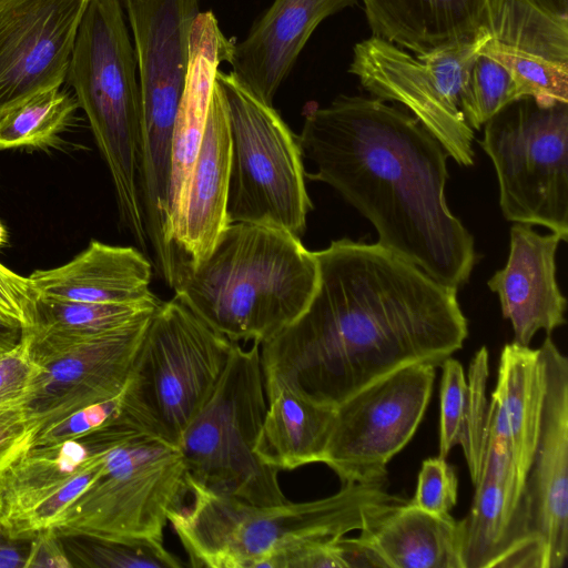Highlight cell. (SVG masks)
<instances>
[{
  "mask_svg": "<svg viewBox=\"0 0 568 568\" xmlns=\"http://www.w3.org/2000/svg\"><path fill=\"white\" fill-rule=\"evenodd\" d=\"M23 333L22 327L0 320V355L18 345Z\"/></svg>",
  "mask_w": 568,
  "mask_h": 568,
  "instance_id": "b9f144b4",
  "label": "cell"
},
{
  "mask_svg": "<svg viewBox=\"0 0 568 568\" xmlns=\"http://www.w3.org/2000/svg\"><path fill=\"white\" fill-rule=\"evenodd\" d=\"M318 282L314 252L266 223L234 222L174 296L233 342L263 344L306 308Z\"/></svg>",
  "mask_w": 568,
  "mask_h": 568,
  "instance_id": "3957f363",
  "label": "cell"
},
{
  "mask_svg": "<svg viewBox=\"0 0 568 568\" xmlns=\"http://www.w3.org/2000/svg\"><path fill=\"white\" fill-rule=\"evenodd\" d=\"M487 29L475 38L430 51L412 53L372 36L357 42L348 72L373 97L402 104L459 165L475 161L474 130L462 112L469 69L488 40Z\"/></svg>",
  "mask_w": 568,
  "mask_h": 568,
  "instance_id": "7c38bea8",
  "label": "cell"
},
{
  "mask_svg": "<svg viewBox=\"0 0 568 568\" xmlns=\"http://www.w3.org/2000/svg\"><path fill=\"white\" fill-rule=\"evenodd\" d=\"M41 427L26 405L0 407V478L32 448Z\"/></svg>",
  "mask_w": 568,
  "mask_h": 568,
  "instance_id": "8d00e7d4",
  "label": "cell"
},
{
  "mask_svg": "<svg viewBox=\"0 0 568 568\" xmlns=\"http://www.w3.org/2000/svg\"><path fill=\"white\" fill-rule=\"evenodd\" d=\"M546 9L558 13L568 16V0H536Z\"/></svg>",
  "mask_w": 568,
  "mask_h": 568,
  "instance_id": "7bdbcfd3",
  "label": "cell"
},
{
  "mask_svg": "<svg viewBox=\"0 0 568 568\" xmlns=\"http://www.w3.org/2000/svg\"><path fill=\"white\" fill-rule=\"evenodd\" d=\"M359 531L385 568H464L463 524L449 514L434 515L407 500Z\"/></svg>",
  "mask_w": 568,
  "mask_h": 568,
  "instance_id": "484cf974",
  "label": "cell"
},
{
  "mask_svg": "<svg viewBox=\"0 0 568 568\" xmlns=\"http://www.w3.org/2000/svg\"><path fill=\"white\" fill-rule=\"evenodd\" d=\"M38 294L29 277H23L0 263V320L31 329Z\"/></svg>",
  "mask_w": 568,
  "mask_h": 568,
  "instance_id": "f35d334b",
  "label": "cell"
},
{
  "mask_svg": "<svg viewBox=\"0 0 568 568\" xmlns=\"http://www.w3.org/2000/svg\"><path fill=\"white\" fill-rule=\"evenodd\" d=\"M41 371L31 354V333L26 329L19 344L0 355V407L26 405Z\"/></svg>",
  "mask_w": 568,
  "mask_h": 568,
  "instance_id": "e575fe53",
  "label": "cell"
},
{
  "mask_svg": "<svg viewBox=\"0 0 568 568\" xmlns=\"http://www.w3.org/2000/svg\"><path fill=\"white\" fill-rule=\"evenodd\" d=\"M1 535H4V536H6V530H4L3 520H2V515H1V510H0V536H1Z\"/></svg>",
  "mask_w": 568,
  "mask_h": 568,
  "instance_id": "f6af8a7d",
  "label": "cell"
},
{
  "mask_svg": "<svg viewBox=\"0 0 568 568\" xmlns=\"http://www.w3.org/2000/svg\"><path fill=\"white\" fill-rule=\"evenodd\" d=\"M30 539L0 536V568H24Z\"/></svg>",
  "mask_w": 568,
  "mask_h": 568,
  "instance_id": "60d3db41",
  "label": "cell"
},
{
  "mask_svg": "<svg viewBox=\"0 0 568 568\" xmlns=\"http://www.w3.org/2000/svg\"><path fill=\"white\" fill-rule=\"evenodd\" d=\"M488 375V351L483 346L475 353L469 365L467 407L463 435L459 443L464 450L473 484H475L479 477L483 463L488 412V399L486 395Z\"/></svg>",
  "mask_w": 568,
  "mask_h": 568,
  "instance_id": "d6a6232c",
  "label": "cell"
},
{
  "mask_svg": "<svg viewBox=\"0 0 568 568\" xmlns=\"http://www.w3.org/2000/svg\"><path fill=\"white\" fill-rule=\"evenodd\" d=\"M520 99L509 71L493 57L479 51L462 94V112L473 130H479L510 102Z\"/></svg>",
  "mask_w": 568,
  "mask_h": 568,
  "instance_id": "1f68e13d",
  "label": "cell"
},
{
  "mask_svg": "<svg viewBox=\"0 0 568 568\" xmlns=\"http://www.w3.org/2000/svg\"><path fill=\"white\" fill-rule=\"evenodd\" d=\"M298 141L316 170L375 227L378 244L458 291L477 260L474 237L447 205V158L413 115L373 97L310 108Z\"/></svg>",
  "mask_w": 568,
  "mask_h": 568,
  "instance_id": "7a4b0ae2",
  "label": "cell"
},
{
  "mask_svg": "<svg viewBox=\"0 0 568 568\" xmlns=\"http://www.w3.org/2000/svg\"><path fill=\"white\" fill-rule=\"evenodd\" d=\"M478 143L495 168L507 221L568 240V103L517 99L484 125Z\"/></svg>",
  "mask_w": 568,
  "mask_h": 568,
  "instance_id": "8fae6325",
  "label": "cell"
},
{
  "mask_svg": "<svg viewBox=\"0 0 568 568\" xmlns=\"http://www.w3.org/2000/svg\"><path fill=\"white\" fill-rule=\"evenodd\" d=\"M436 365L402 366L334 408L322 464L346 483L386 480V467L412 439L427 409Z\"/></svg>",
  "mask_w": 568,
  "mask_h": 568,
  "instance_id": "5bb4252c",
  "label": "cell"
},
{
  "mask_svg": "<svg viewBox=\"0 0 568 568\" xmlns=\"http://www.w3.org/2000/svg\"><path fill=\"white\" fill-rule=\"evenodd\" d=\"M89 0H7L0 7V111L61 87Z\"/></svg>",
  "mask_w": 568,
  "mask_h": 568,
  "instance_id": "e0dca14e",
  "label": "cell"
},
{
  "mask_svg": "<svg viewBox=\"0 0 568 568\" xmlns=\"http://www.w3.org/2000/svg\"><path fill=\"white\" fill-rule=\"evenodd\" d=\"M119 442L109 424L59 444L32 447L0 478L6 535L31 539L60 515L100 474Z\"/></svg>",
  "mask_w": 568,
  "mask_h": 568,
  "instance_id": "9a60e30c",
  "label": "cell"
},
{
  "mask_svg": "<svg viewBox=\"0 0 568 568\" xmlns=\"http://www.w3.org/2000/svg\"><path fill=\"white\" fill-rule=\"evenodd\" d=\"M358 0H274L246 38L234 42L232 73L256 98L272 105L283 80L317 26Z\"/></svg>",
  "mask_w": 568,
  "mask_h": 568,
  "instance_id": "44dd1931",
  "label": "cell"
},
{
  "mask_svg": "<svg viewBox=\"0 0 568 568\" xmlns=\"http://www.w3.org/2000/svg\"><path fill=\"white\" fill-rule=\"evenodd\" d=\"M314 254L312 300L260 345L264 381L335 408L402 366H437L463 347L468 322L456 290L378 243L344 237Z\"/></svg>",
  "mask_w": 568,
  "mask_h": 568,
  "instance_id": "6da1fadb",
  "label": "cell"
},
{
  "mask_svg": "<svg viewBox=\"0 0 568 568\" xmlns=\"http://www.w3.org/2000/svg\"><path fill=\"white\" fill-rule=\"evenodd\" d=\"M266 405L260 344L245 349L235 342L215 387L179 443L189 479L254 505L285 501L278 470L254 452Z\"/></svg>",
  "mask_w": 568,
  "mask_h": 568,
  "instance_id": "52a82bcc",
  "label": "cell"
},
{
  "mask_svg": "<svg viewBox=\"0 0 568 568\" xmlns=\"http://www.w3.org/2000/svg\"><path fill=\"white\" fill-rule=\"evenodd\" d=\"M151 316L103 335L32 354L42 371L26 404L30 414L43 427L118 397L126 385Z\"/></svg>",
  "mask_w": 568,
  "mask_h": 568,
  "instance_id": "2e32d148",
  "label": "cell"
},
{
  "mask_svg": "<svg viewBox=\"0 0 568 568\" xmlns=\"http://www.w3.org/2000/svg\"><path fill=\"white\" fill-rule=\"evenodd\" d=\"M190 494L178 447L134 433L113 446L100 474L60 515V536L149 539L163 531Z\"/></svg>",
  "mask_w": 568,
  "mask_h": 568,
  "instance_id": "ba28073f",
  "label": "cell"
},
{
  "mask_svg": "<svg viewBox=\"0 0 568 568\" xmlns=\"http://www.w3.org/2000/svg\"><path fill=\"white\" fill-rule=\"evenodd\" d=\"M72 567L89 568H181L185 564L162 541L110 539L92 536H61Z\"/></svg>",
  "mask_w": 568,
  "mask_h": 568,
  "instance_id": "4dcf8cb0",
  "label": "cell"
},
{
  "mask_svg": "<svg viewBox=\"0 0 568 568\" xmlns=\"http://www.w3.org/2000/svg\"><path fill=\"white\" fill-rule=\"evenodd\" d=\"M7 242V231L3 224L0 222V247Z\"/></svg>",
  "mask_w": 568,
  "mask_h": 568,
  "instance_id": "ee69618b",
  "label": "cell"
},
{
  "mask_svg": "<svg viewBox=\"0 0 568 568\" xmlns=\"http://www.w3.org/2000/svg\"><path fill=\"white\" fill-rule=\"evenodd\" d=\"M79 108L61 87L37 91L0 111V151L52 145Z\"/></svg>",
  "mask_w": 568,
  "mask_h": 568,
  "instance_id": "f546056e",
  "label": "cell"
},
{
  "mask_svg": "<svg viewBox=\"0 0 568 568\" xmlns=\"http://www.w3.org/2000/svg\"><path fill=\"white\" fill-rule=\"evenodd\" d=\"M485 29L480 52L509 71L519 98L568 103V16L536 0H499Z\"/></svg>",
  "mask_w": 568,
  "mask_h": 568,
  "instance_id": "ac0fdd59",
  "label": "cell"
},
{
  "mask_svg": "<svg viewBox=\"0 0 568 568\" xmlns=\"http://www.w3.org/2000/svg\"><path fill=\"white\" fill-rule=\"evenodd\" d=\"M267 399L254 452L262 463L291 470L323 463L334 408L317 405L281 382L264 381Z\"/></svg>",
  "mask_w": 568,
  "mask_h": 568,
  "instance_id": "83f0119b",
  "label": "cell"
},
{
  "mask_svg": "<svg viewBox=\"0 0 568 568\" xmlns=\"http://www.w3.org/2000/svg\"><path fill=\"white\" fill-rule=\"evenodd\" d=\"M162 301L153 295L133 303H91L38 296L31 353L103 335L151 316Z\"/></svg>",
  "mask_w": 568,
  "mask_h": 568,
  "instance_id": "f1b7e54d",
  "label": "cell"
},
{
  "mask_svg": "<svg viewBox=\"0 0 568 568\" xmlns=\"http://www.w3.org/2000/svg\"><path fill=\"white\" fill-rule=\"evenodd\" d=\"M231 155L226 101L215 79L200 149L169 226V242L184 275L211 254L231 224Z\"/></svg>",
  "mask_w": 568,
  "mask_h": 568,
  "instance_id": "d6986e66",
  "label": "cell"
},
{
  "mask_svg": "<svg viewBox=\"0 0 568 568\" xmlns=\"http://www.w3.org/2000/svg\"><path fill=\"white\" fill-rule=\"evenodd\" d=\"M62 537L53 527L38 531L31 539L24 568H71Z\"/></svg>",
  "mask_w": 568,
  "mask_h": 568,
  "instance_id": "ab89813d",
  "label": "cell"
},
{
  "mask_svg": "<svg viewBox=\"0 0 568 568\" xmlns=\"http://www.w3.org/2000/svg\"><path fill=\"white\" fill-rule=\"evenodd\" d=\"M134 39L142 104L140 195L148 225L169 215L172 139L199 0H122Z\"/></svg>",
  "mask_w": 568,
  "mask_h": 568,
  "instance_id": "30bf717a",
  "label": "cell"
},
{
  "mask_svg": "<svg viewBox=\"0 0 568 568\" xmlns=\"http://www.w3.org/2000/svg\"><path fill=\"white\" fill-rule=\"evenodd\" d=\"M560 241L556 233L541 235L529 224L515 223L507 262L487 282L519 345L529 346L539 329L549 335L566 324L567 301L556 280Z\"/></svg>",
  "mask_w": 568,
  "mask_h": 568,
  "instance_id": "ffe728a7",
  "label": "cell"
},
{
  "mask_svg": "<svg viewBox=\"0 0 568 568\" xmlns=\"http://www.w3.org/2000/svg\"><path fill=\"white\" fill-rule=\"evenodd\" d=\"M136 70L121 0H89L67 80L110 171L120 220L145 252L149 241L139 183L142 104Z\"/></svg>",
  "mask_w": 568,
  "mask_h": 568,
  "instance_id": "5b68a950",
  "label": "cell"
},
{
  "mask_svg": "<svg viewBox=\"0 0 568 568\" xmlns=\"http://www.w3.org/2000/svg\"><path fill=\"white\" fill-rule=\"evenodd\" d=\"M234 343L178 297L162 302L150 317L115 418L178 447L215 387Z\"/></svg>",
  "mask_w": 568,
  "mask_h": 568,
  "instance_id": "8992f818",
  "label": "cell"
},
{
  "mask_svg": "<svg viewBox=\"0 0 568 568\" xmlns=\"http://www.w3.org/2000/svg\"><path fill=\"white\" fill-rule=\"evenodd\" d=\"M233 43L222 33L211 11L196 16L190 33V60L185 85L173 130L168 241L171 220L180 204L203 138L219 65L223 61H230Z\"/></svg>",
  "mask_w": 568,
  "mask_h": 568,
  "instance_id": "7402d4cb",
  "label": "cell"
},
{
  "mask_svg": "<svg viewBox=\"0 0 568 568\" xmlns=\"http://www.w3.org/2000/svg\"><path fill=\"white\" fill-rule=\"evenodd\" d=\"M458 479L454 468L443 457L423 462L417 487L408 501L434 515H447L457 501Z\"/></svg>",
  "mask_w": 568,
  "mask_h": 568,
  "instance_id": "d590c367",
  "label": "cell"
},
{
  "mask_svg": "<svg viewBox=\"0 0 568 568\" xmlns=\"http://www.w3.org/2000/svg\"><path fill=\"white\" fill-rule=\"evenodd\" d=\"M7 0H0V7L6 2Z\"/></svg>",
  "mask_w": 568,
  "mask_h": 568,
  "instance_id": "bcb514c9",
  "label": "cell"
},
{
  "mask_svg": "<svg viewBox=\"0 0 568 568\" xmlns=\"http://www.w3.org/2000/svg\"><path fill=\"white\" fill-rule=\"evenodd\" d=\"M120 396L121 394L113 399L87 406L41 427L32 447L59 444L102 426L116 415Z\"/></svg>",
  "mask_w": 568,
  "mask_h": 568,
  "instance_id": "74e56055",
  "label": "cell"
},
{
  "mask_svg": "<svg viewBox=\"0 0 568 568\" xmlns=\"http://www.w3.org/2000/svg\"><path fill=\"white\" fill-rule=\"evenodd\" d=\"M538 349V437L497 567L561 568L568 556V359L549 335Z\"/></svg>",
  "mask_w": 568,
  "mask_h": 568,
  "instance_id": "4fadbf2b",
  "label": "cell"
},
{
  "mask_svg": "<svg viewBox=\"0 0 568 568\" xmlns=\"http://www.w3.org/2000/svg\"><path fill=\"white\" fill-rule=\"evenodd\" d=\"M152 264L132 246H115L92 240L70 262L37 270L31 280L38 296L91 303H133L150 291Z\"/></svg>",
  "mask_w": 568,
  "mask_h": 568,
  "instance_id": "603a6c76",
  "label": "cell"
},
{
  "mask_svg": "<svg viewBox=\"0 0 568 568\" xmlns=\"http://www.w3.org/2000/svg\"><path fill=\"white\" fill-rule=\"evenodd\" d=\"M372 36L415 54L475 38L499 0H362Z\"/></svg>",
  "mask_w": 568,
  "mask_h": 568,
  "instance_id": "cb8c5ba5",
  "label": "cell"
},
{
  "mask_svg": "<svg viewBox=\"0 0 568 568\" xmlns=\"http://www.w3.org/2000/svg\"><path fill=\"white\" fill-rule=\"evenodd\" d=\"M193 500L170 523L195 568H258L302 544H333L407 501L386 480L346 483L325 498L254 505L213 493L189 479Z\"/></svg>",
  "mask_w": 568,
  "mask_h": 568,
  "instance_id": "277c9868",
  "label": "cell"
},
{
  "mask_svg": "<svg viewBox=\"0 0 568 568\" xmlns=\"http://www.w3.org/2000/svg\"><path fill=\"white\" fill-rule=\"evenodd\" d=\"M468 515L463 524L464 568L497 567L521 494V483L505 439L486 436L483 463Z\"/></svg>",
  "mask_w": 568,
  "mask_h": 568,
  "instance_id": "d4e9b609",
  "label": "cell"
},
{
  "mask_svg": "<svg viewBox=\"0 0 568 568\" xmlns=\"http://www.w3.org/2000/svg\"><path fill=\"white\" fill-rule=\"evenodd\" d=\"M439 395V453L446 458L460 443L468 398V384L462 364L452 356L442 363Z\"/></svg>",
  "mask_w": 568,
  "mask_h": 568,
  "instance_id": "836d02e7",
  "label": "cell"
},
{
  "mask_svg": "<svg viewBox=\"0 0 568 568\" xmlns=\"http://www.w3.org/2000/svg\"><path fill=\"white\" fill-rule=\"evenodd\" d=\"M542 394L539 349L516 342L506 344L500 353L497 384L488 404L485 435L509 443L521 486L538 437Z\"/></svg>",
  "mask_w": 568,
  "mask_h": 568,
  "instance_id": "4316f807",
  "label": "cell"
},
{
  "mask_svg": "<svg viewBox=\"0 0 568 568\" xmlns=\"http://www.w3.org/2000/svg\"><path fill=\"white\" fill-rule=\"evenodd\" d=\"M229 115L231 223H266L301 237L313 210L298 136L232 73L217 71Z\"/></svg>",
  "mask_w": 568,
  "mask_h": 568,
  "instance_id": "9c48e42d",
  "label": "cell"
}]
</instances>
